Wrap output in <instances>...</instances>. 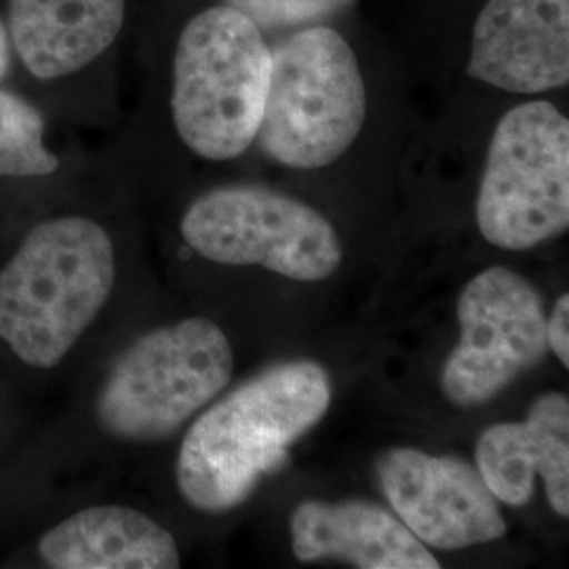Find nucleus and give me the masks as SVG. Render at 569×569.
Instances as JSON below:
<instances>
[{
    "label": "nucleus",
    "mask_w": 569,
    "mask_h": 569,
    "mask_svg": "<svg viewBox=\"0 0 569 569\" xmlns=\"http://www.w3.org/2000/svg\"><path fill=\"white\" fill-rule=\"evenodd\" d=\"M460 340L441 369L451 406H483L547 352V315L538 289L507 266L468 281L458 300Z\"/></svg>",
    "instance_id": "6e6552de"
},
{
    "label": "nucleus",
    "mask_w": 569,
    "mask_h": 569,
    "mask_svg": "<svg viewBox=\"0 0 569 569\" xmlns=\"http://www.w3.org/2000/svg\"><path fill=\"white\" fill-rule=\"evenodd\" d=\"M376 470L395 515L427 547L468 549L509 531L479 470L460 458L392 448Z\"/></svg>",
    "instance_id": "1a4fd4ad"
},
{
    "label": "nucleus",
    "mask_w": 569,
    "mask_h": 569,
    "mask_svg": "<svg viewBox=\"0 0 569 569\" xmlns=\"http://www.w3.org/2000/svg\"><path fill=\"white\" fill-rule=\"evenodd\" d=\"M547 342L561 361V366L569 367V296L563 293L552 308L550 319H547Z\"/></svg>",
    "instance_id": "f3484780"
},
{
    "label": "nucleus",
    "mask_w": 569,
    "mask_h": 569,
    "mask_svg": "<svg viewBox=\"0 0 569 569\" xmlns=\"http://www.w3.org/2000/svg\"><path fill=\"white\" fill-rule=\"evenodd\" d=\"M11 37H9V30H7V23L0 18V81L7 77L9 68H11V56H13V49H11Z\"/></svg>",
    "instance_id": "a211bd4d"
},
{
    "label": "nucleus",
    "mask_w": 569,
    "mask_h": 569,
    "mask_svg": "<svg viewBox=\"0 0 569 569\" xmlns=\"http://www.w3.org/2000/svg\"><path fill=\"white\" fill-rule=\"evenodd\" d=\"M329 403V373L315 361H284L247 380L186 432L176 468L183 500L203 512L237 509L287 467L289 449Z\"/></svg>",
    "instance_id": "f257e3e1"
},
{
    "label": "nucleus",
    "mask_w": 569,
    "mask_h": 569,
    "mask_svg": "<svg viewBox=\"0 0 569 569\" xmlns=\"http://www.w3.org/2000/svg\"><path fill=\"white\" fill-rule=\"evenodd\" d=\"M180 228L188 247L216 264H260L296 281H323L342 264L326 216L264 186L209 190L186 209Z\"/></svg>",
    "instance_id": "0eeeda50"
},
{
    "label": "nucleus",
    "mask_w": 569,
    "mask_h": 569,
    "mask_svg": "<svg viewBox=\"0 0 569 569\" xmlns=\"http://www.w3.org/2000/svg\"><path fill=\"white\" fill-rule=\"evenodd\" d=\"M114 277L102 226L79 216L42 222L0 270V340L26 366H60L102 312Z\"/></svg>",
    "instance_id": "f03ea898"
},
{
    "label": "nucleus",
    "mask_w": 569,
    "mask_h": 569,
    "mask_svg": "<svg viewBox=\"0 0 569 569\" xmlns=\"http://www.w3.org/2000/svg\"><path fill=\"white\" fill-rule=\"evenodd\" d=\"M272 47L230 4L183 26L173 56L171 114L182 142L207 161H230L256 142L264 114Z\"/></svg>",
    "instance_id": "7ed1b4c3"
},
{
    "label": "nucleus",
    "mask_w": 569,
    "mask_h": 569,
    "mask_svg": "<svg viewBox=\"0 0 569 569\" xmlns=\"http://www.w3.org/2000/svg\"><path fill=\"white\" fill-rule=\"evenodd\" d=\"M232 371V346L213 321L152 329L110 369L96 406L98 422L119 441H163L228 387Z\"/></svg>",
    "instance_id": "39448f33"
},
{
    "label": "nucleus",
    "mask_w": 569,
    "mask_h": 569,
    "mask_svg": "<svg viewBox=\"0 0 569 569\" xmlns=\"http://www.w3.org/2000/svg\"><path fill=\"white\" fill-rule=\"evenodd\" d=\"M475 460L493 498L507 507H526L536 477L545 479L550 507L569 515V401L547 392L533 401L523 422L489 427L477 441Z\"/></svg>",
    "instance_id": "9b49d317"
},
{
    "label": "nucleus",
    "mask_w": 569,
    "mask_h": 569,
    "mask_svg": "<svg viewBox=\"0 0 569 569\" xmlns=\"http://www.w3.org/2000/svg\"><path fill=\"white\" fill-rule=\"evenodd\" d=\"M300 561L340 559L361 569H439L437 557L390 510L366 502H302L291 515Z\"/></svg>",
    "instance_id": "f8f14e48"
},
{
    "label": "nucleus",
    "mask_w": 569,
    "mask_h": 569,
    "mask_svg": "<svg viewBox=\"0 0 569 569\" xmlns=\"http://www.w3.org/2000/svg\"><path fill=\"white\" fill-rule=\"evenodd\" d=\"M366 114L361 63L336 28H300L272 49L256 136L270 161L305 171L336 163L359 138Z\"/></svg>",
    "instance_id": "20e7f679"
},
{
    "label": "nucleus",
    "mask_w": 569,
    "mask_h": 569,
    "mask_svg": "<svg viewBox=\"0 0 569 569\" xmlns=\"http://www.w3.org/2000/svg\"><path fill=\"white\" fill-rule=\"evenodd\" d=\"M475 216L486 241L507 251L568 230L569 121L557 106L519 103L496 124Z\"/></svg>",
    "instance_id": "423d86ee"
},
{
    "label": "nucleus",
    "mask_w": 569,
    "mask_h": 569,
    "mask_svg": "<svg viewBox=\"0 0 569 569\" xmlns=\"http://www.w3.org/2000/svg\"><path fill=\"white\" fill-rule=\"evenodd\" d=\"M39 555L56 569H176V538L148 515L129 507L74 512L39 540Z\"/></svg>",
    "instance_id": "4468645a"
},
{
    "label": "nucleus",
    "mask_w": 569,
    "mask_h": 569,
    "mask_svg": "<svg viewBox=\"0 0 569 569\" xmlns=\"http://www.w3.org/2000/svg\"><path fill=\"white\" fill-rule=\"evenodd\" d=\"M124 0H9L7 30L41 81L74 74L119 39Z\"/></svg>",
    "instance_id": "ddd939ff"
},
{
    "label": "nucleus",
    "mask_w": 569,
    "mask_h": 569,
    "mask_svg": "<svg viewBox=\"0 0 569 569\" xmlns=\"http://www.w3.org/2000/svg\"><path fill=\"white\" fill-rule=\"evenodd\" d=\"M58 157L44 146V119L20 96L0 91V178L56 173Z\"/></svg>",
    "instance_id": "2eb2a0df"
},
{
    "label": "nucleus",
    "mask_w": 569,
    "mask_h": 569,
    "mask_svg": "<svg viewBox=\"0 0 569 569\" xmlns=\"http://www.w3.org/2000/svg\"><path fill=\"white\" fill-rule=\"evenodd\" d=\"M467 72L538 96L569 82V0H488L472 23Z\"/></svg>",
    "instance_id": "9d476101"
},
{
    "label": "nucleus",
    "mask_w": 569,
    "mask_h": 569,
    "mask_svg": "<svg viewBox=\"0 0 569 569\" xmlns=\"http://www.w3.org/2000/svg\"><path fill=\"white\" fill-rule=\"evenodd\" d=\"M262 32L308 28L342 13L355 0H224Z\"/></svg>",
    "instance_id": "dca6fc26"
}]
</instances>
